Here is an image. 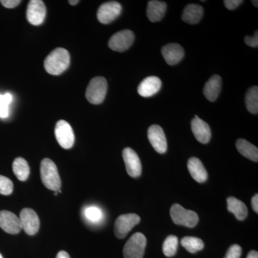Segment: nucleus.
I'll return each mask as SVG.
<instances>
[{
    "mask_svg": "<svg viewBox=\"0 0 258 258\" xmlns=\"http://www.w3.org/2000/svg\"><path fill=\"white\" fill-rule=\"evenodd\" d=\"M71 57L69 51L58 47L47 56L44 62V67L48 74L58 76L69 67Z\"/></svg>",
    "mask_w": 258,
    "mask_h": 258,
    "instance_id": "1",
    "label": "nucleus"
},
{
    "mask_svg": "<svg viewBox=\"0 0 258 258\" xmlns=\"http://www.w3.org/2000/svg\"><path fill=\"white\" fill-rule=\"evenodd\" d=\"M56 258H71V257H70L69 254L66 252V251H60L57 253V256H56Z\"/></svg>",
    "mask_w": 258,
    "mask_h": 258,
    "instance_id": "36",
    "label": "nucleus"
},
{
    "mask_svg": "<svg viewBox=\"0 0 258 258\" xmlns=\"http://www.w3.org/2000/svg\"><path fill=\"white\" fill-rule=\"evenodd\" d=\"M13 191V183L6 176L0 175V194L10 195Z\"/></svg>",
    "mask_w": 258,
    "mask_h": 258,
    "instance_id": "30",
    "label": "nucleus"
},
{
    "mask_svg": "<svg viewBox=\"0 0 258 258\" xmlns=\"http://www.w3.org/2000/svg\"><path fill=\"white\" fill-rule=\"evenodd\" d=\"M148 138L154 149L159 154L167 151V141L164 130L159 125H152L148 130Z\"/></svg>",
    "mask_w": 258,
    "mask_h": 258,
    "instance_id": "13",
    "label": "nucleus"
},
{
    "mask_svg": "<svg viewBox=\"0 0 258 258\" xmlns=\"http://www.w3.org/2000/svg\"><path fill=\"white\" fill-rule=\"evenodd\" d=\"M242 3H243L242 0H225V1H224V4H225L226 8L230 10H235Z\"/></svg>",
    "mask_w": 258,
    "mask_h": 258,
    "instance_id": "33",
    "label": "nucleus"
},
{
    "mask_svg": "<svg viewBox=\"0 0 258 258\" xmlns=\"http://www.w3.org/2000/svg\"><path fill=\"white\" fill-rule=\"evenodd\" d=\"M123 158L128 175L133 178L141 176L142 171V163L135 151L129 147L125 148L123 151Z\"/></svg>",
    "mask_w": 258,
    "mask_h": 258,
    "instance_id": "12",
    "label": "nucleus"
},
{
    "mask_svg": "<svg viewBox=\"0 0 258 258\" xmlns=\"http://www.w3.org/2000/svg\"><path fill=\"white\" fill-rule=\"evenodd\" d=\"M170 215L173 222L176 225L185 227H195L198 225L199 217L196 212L192 210H186L179 204H174L171 208Z\"/></svg>",
    "mask_w": 258,
    "mask_h": 258,
    "instance_id": "4",
    "label": "nucleus"
},
{
    "mask_svg": "<svg viewBox=\"0 0 258 258\" xmlns=\"http://www.w3.org/2000/svg\"><path fill=\"white\" fill-rule=\"evenodd\" d=\"M245 103L247 110L252 114L258 113V88L257 86L249 88L245 96Z\"/></svg>",
    "mask_w": 258,
    "mask_h": 258,
    "instance_id": "25",
    "label": "nucleus"
},
{
    "mask_svg": "<svg viewBox=\"0 0 258 258\" xmlns=\"http://www.w3.org/2000/svg\"><path fill=\"white\" fill-rule=\"evenodd\" d=\"M140 221V217L136 214L120 215L115 222V235L119 239L124 238L133 227L138 225Z\"/></svg>",
    "mask_w": 258,
    "mask_h": 258,
    "instance_id": "6",
    "label": "nucleus"
},
{
    "mask_svg": "<svg viewBox=\"0 0 258 258\" xmlns=\"http://www.w3.org/2000/svg\"><path fill=\"white\" fill-rule=\"evenodd\" d=\"M13 101V96L10 93L0 95V117L7 118L9 115V105Z\"/></svg>",
    "mask_w": 258,
    "mask_h": 258,
    "instance_id": "28",
    "label": "nucleus"
},
{
    "mask_svg": "<svg viewBox=\"0 0 258 258\" xmlns=\"http://www.w3.org/2000/svg\"><path fill=\"white\" fill-rule=\"evenodd\" d=\"M40 177L47 189L58 191L61 187V180L55 163L45 158L40 164Z\"/></svg>",
    "mask_w": 258,
    "mask_h": 258,
    "instance_id": "2",
    "label": "nucleus"
},
{
    "mask_svg": "<svg viewBox=\"0 0 258 258\" xmlns=\"http://www.w3.org/2000/svg\"><path fill=\"white\" fill-rule=\"evenodd\" d=\"M122 7L120 3L111 1L101 5L97 13L98 21L102 24H108L113 22L120 15Z\"/></svg>",
    "mask_w": 258,
    "mask_h": 258,
    "instance_id": "9",
    "label": "nucleus"
},
{
    "mask_svg": "<svg viewBox=\"0 0 258 258\" xmlns=\"http://www.w3.org/2000/svg\"><path fill=\"white\" fill-rule=\"evenodd\" d=\"M55 134L57 142L63 149H69L74 146L75 135L71 125L64 120L56 123Z\"/></svg>",
    "mask_w": 258,
    "mask_h": 258,
    "instance_id": "7",
    "label": "nucleus"
},
{
    "mask_svg": "<svg viewBox=\"0 0 258 258\" xmlns=\"http://www.w3.org/2000/svg\"><path fill=\"white\" fill-rule=\"evenodd\" d=\"M167 5L164 2L152 0L147 5V17L152 23L161 21L164 18Z\"/></svg>",
    "mask_w": 258,
    "mask_h": 258,
    "instance_id": "20",
    "label": "nucleus"
},
{
    "mask_svg": "<svg viewBox=\"0 0 258 258\" xmlns=\"http://www.w3.org/2000/svg\"><path fill=\"white\" fill-rule=\"evenodd\" d=\"M13 172L20 181H25L30 175V169L28 163L25 159L18 157L13 164Z\"/></svg>",
    "mask_w": 258,
    "mask_h": 258,
    "instance_id": "24",
    "label": "nucleus"
},
{
    "mask_svg": "<svg viewBox=\"0 0 258 258\" xmlns=\"http://www.w3.org/2000/svg\"><path fill=\"white\" fill-rule=\"evenodd\" d=\"M242 252V247L240 245L233 244L227 250L225 258H240Z\"/></svg>",
    "mask_w": 258,
    "mask_h": 258,
    "instance_id": "31",
    "label": "nucleus"
},
{
    "mask_svg": "<svg viewBox=\"0 0 258 258\" xmlns=\"http://www.w3.org/2000/svg\"><path fill=\"white\" fill-rule=\"evenodd\" d=\"M252 3H253V5H254V6L256 7V8H257L258 7V5H257V3H258V2L257 1H252Z\"/></svg>",
    "mask_w": 258,
    "mask_h": 258,
    "instance_id": "39",
    "label": "nucleus"
},
{
    "mask_svg": "<svg viewBox=\"0 0 258 258\" xmlns=\"http://www.w3.org/2000/svg\"><path fill=\"white\" fill-rule=\"evenodd\" d=\"M236 147L237 151L244 157L247 158L249 160L257 162L258 149L255 146L252 145L244 139H240L236 142Z\"/></svg>",
    "mask_w": 258,
    "mask_h": 258,
    "instance_id": "23",
    "label": "nucleus"
},
{
    "mask_svg": "<svg viewBox=\"0 0 258 258\" xmlns=\"http://www.w3.org/2000/svg\"><path fill=\"white\" fill-rule=\"evenodd\" d=\"M203 14L204 9L201 5L190 4L184 8L181 18L185 23L195 25L200 23Z\"/></svg>",
    "mask_w": 258,
    "mask_h": 258,
    "instance_id": "21",
    "label": "nucleus"
},
{
    "mask_svg": "<svg viewBox=\"0 0 258 258\" xmlns=\"http://www.w3.org/2000/svg\"><path fill=\"white\" fill-rule=\"evenodd\" d=\"M79 3V1H78V0H70L69 1V4L71 5H76Z\"/></svg>",
    "mask_w": 258,
    "mask_h": 258,
    "instance_id": "38",
    "label": "nucleus"
},
{
    "mask_svg": "<svg viewBox=\"0 0 258 258\" xmlns=\"http://www.w3.org/2000/svg\"><path fill=\"white\" fill-rule=\"evenodd\" d=\"M178 244H179V241L176 236L169 235V237H166L163 244V252L164 255L169 257L175 255L178 248Z\"/></svg>",
    "mask_w": 258,
    "mask_h": 258,
    "instance_id": "27",
    "label": "nucleus"
},
{
    "mask_svg": "<svg viewBox=\"0 0 258 258\" xmlns=\"http://www.w3.org/2000/svg\"><path fill=\"white\" fill-rule=\"evenodd\" d=\"M20 222L22 228L29 235H34L38 232L40 228V219L36 212L30 208L23 209L20 212Z\"/></svg>",
    "mask_w": 258,
    "mask_h": 258,
    "instance_id": "10",
    "label": "nucleus"
},
{
    "mask_svg": "<svg viewBox=\"0 0 258 258\" xmlns=\"http://www.w3.org/2000/svg\"><path fill=\"white\" fill-rule=\"evenodd\" d=\"M191 131H192L195 138L202 144H208L211 139V129L210 125L200 119L198 115L191 120Z\"/></svg>",
    "mask_w": 258,
    "mask_h": 258,
    "instance_id": "15",
    "label": "nucleus"
},
{
    "mask_svg": "<svg viewBox=\"0 0 258 258\" xmlns=\"http://www.w3.org/2000/svg\"><path fill=\"white\" fill-rule=\"evenodd\" d=\"M0 258H3V256H2V254H0Z\"/></svg>",
    "mask_w": 258,
    "mask_h": 258,
    "instance_id": "40",
    "label": "nucleus"
},
{
    "mask_svg": "<svg viewBox=\"0 0 258 258\" xmlns=\"http://www.w3.org/2000/svg\"><path fill=\"white\" fill-rule=\"evenodd\" d=\"M181 244L188 252L195 253L202 250L205 247L203 241L198 237H185L181 239Z\"/></svg>",
    "mask_w": 258,
    "mask_h": 258,
    "instance_id": "26",
    "label": "nucleus"
},
{
    "mask_svg": "<svg viewBox=\"0 0 258 258\" xmlns=\"http://www.w3.org/2000/svg\"><path fill=\"white\" fill-rule=\"evenodd\" d=\"M85 214H86V218L89 221L93 222H99L103 217V213H102L101 210L95 206L89 207V208L86 209Z\"/></svg>",
    "mask_w": 258,
    "mask_h": 258,
    "instance_id": "29",
    "label": "nucleus"
},
{
    "mask_svg": "<svg viewBox=\"0 0 258 258\" xmlns=\"http://www.w3.org/2000/svg\"><path fill=\"white\" fill-rule=\"evenodd\" d=\"M244 42L249 47H258V32L255 31L252 37L245 36L244 37Z\"/></svg>",
    "mask_w": 258,
    "mask_h": 258,
    "instance_id": "32",
    "label": "nucleus"
},
{
    "mask_svg": "<svg viewBox=\"0 0 258 258\" xmlns=\"http://www.w3.org/2000/svg\"><path fill=\"white\" fill-rule=\"evenodd\" d=\"M161 81L156 76H149L139 84L138 93L141 96L151 97L155 95L160 91L161 88Z\"/></svg>",
    "mask_w": 258,
    "mask_h": 258,
    "instance_id": "17",
    "label": "nucleus"
},
{
    "mask_svg": "<svg viewBox=\"0 0 258 258\" xmlns=\"http://www.w3.org/2000/svg\"><path fill=\"white\" fill-rule=\"evenodd\" d=\"M227 210L235 215L237 220L242 221L248 215V210L245 204L239 200L238 199L230 197L227 200Z\"/></svg>",
    "mask_w": 258,
    "mask_h": 258,
    "instance_id": "22",
    "label": "nucleus"
},
{
    "mask_svg": "<svg viewBox=\"0 0 258 258\" xmlns=\"http://www.w3.org/2000/svg\"><path fill=\"white\" fill-rule=\"evenodd\" d=\"M134 38L135 36L132 30H122L116 32L111 37L108 41V46L111 50L123 52L133 45Z\"/></svg>",
    "mask_w": 258,
    "mask_h": 258,
    "instance_id": "8",
    "label": "nucleus"
},
{
    "mask_svg": "<svg viewBox=\"0 0 258 258\" xmlns=\"http://www.w3.org/2000/svg\"><path fill=\"white\" fill-rule=\"evenodd\" d=\"M0 3L5 8H14L20 5L21 1H20V0H2V1H0Z\"/></svg>",
    "mask_w": 258,
    "mask_h": 258,
    "instance_id": "34",
    "label": "nucleus"
},
{
    "mask_svg": "<svg viewBox=\"0 0 258 258\" xmlns=\"http://www.w3.org/2000/svg\"><path fill=\"white\" fill-rule=\"evenodd\" d=\"M147 246V238L141 232H137L129 238L123 247L124 258H143Z\"/></svg>",
    "mask_w": 258,
    "mask_h": 258,
    "instance_id": "5",
    "label": "nucleus"
},
{
    "mask_svg": "<svg viewBox=\"0 0 258 258\" xmlns=\"http://www.w3.org/2000/svg\"><path fill=\"white\" fill-rule=\"evenodd\" d=\"M187 167L191 177L199 183H203L208 178V172L202 161L196 157L190 158L188 160Z\"/></svg>",
    "mask_w": 258,
    "mask_h": 258,
    "instance_id": "18",
    "label": "nucleus"
},
{
    "mask_svg": "<svg viewBox=\"0 0 258 258\" xmlns=\"http://www.w3.org/2000/svg\"><path fill=\"white\" fill-rule=\"evenodd\" d=\"M247 258H258L257 251L252 250L247 254Z\"/></svg>",
    "mask_w": 258,
    "mask_h": 258,
    "instance_id": "37",
    "label": "nucleus"
},
{
    "mask_svg": "<svg viewBox=\"0 0 258 258\" xmlns=\"http://www.w3.org/2000/svg\"><path fill=\"white\" fill-rule=\"evenodd\" d=\"M161 53L167 64L175 66L184 57V50L179 44L171 43L162 47Z\"/></svg>",
    "mask_w": 258,
    "mask_h": 258,
    "instance_id": "16",
    "label": "nucleus"
},
{
    "mask_svg": "<svg viewBox=\"0 0 258 258\" xmlns=\"http://www.w3.org/2000/svg\"><path fill=\"white\" fill-rule=\"evenodd\" d=\"M251 203H252V208L253 209V210L254 212H256V213H257L258 212V195L257 194H256L252 198V201H251Z\"/></svg>",
    "mask_w": 258,
    "mask_h": 258,
    "instance_id": "35",
    "label": "nucleus"
},
{
    "mask_svg": "<svg viewBox=\"0 0 258 258\" xmlns=\"http://www.w3.org/2000/svg\"><path fill=\"white\" fill-rule=\"evenodd\" d=\"M46 16V8L41 0H31L27 8V19L32 25L38 26L43 23Z\"/></svg>",
    "mask_w": 258,
    "mask_h": 258,
    "instance_id": "11",
    "label": "nucleus"
},
{
    "mask_svg": "<svg viewBox=\"0 0 258 258\" xmlns=\"http://www.w3.org/2000/svg\"><path fill=\"white\" fill-rule=\"evenodd\" d=\"M108 83L105 78L101 76L93 78L86 89V97L92 104H101L106 98Z\"/></svg>",
    "mask_w": 258,
    "mask_h": 258,
    "instance_id": "3",
    "label": "nucleus"
},
{
    "mask_svg": "<svg viewBox=\"0 0 258 258\" xmlns=\"http://www.w3.org/2000/svg\"><path fill=\"white\" fill-rule=\"evenodd\" d=\"M0 227L7 233L16 235L21 231L22 225L20 218L13 212L0 211Z\"/></svg>",
    "mask_w": 258,
    "mask_h": 258,
    "instance_id": "14",
    "label": "nucleus"
},
{
    "mask_svg": "<svg viewBox=\"0 0 258 258\" xmlns=\"http://www.w3.org/2000/svg\"><path fill=\"white\" fill-rule=\"evenodd\" d=\"M222 88V79L218 75L212 76L204 87V95L208 101H216Z\"/></svg>",
    "mask_w": 258,
    "mask_h": 258,
    "instance_id": "19",
    "label": "nucleus"
}]
</instances>
